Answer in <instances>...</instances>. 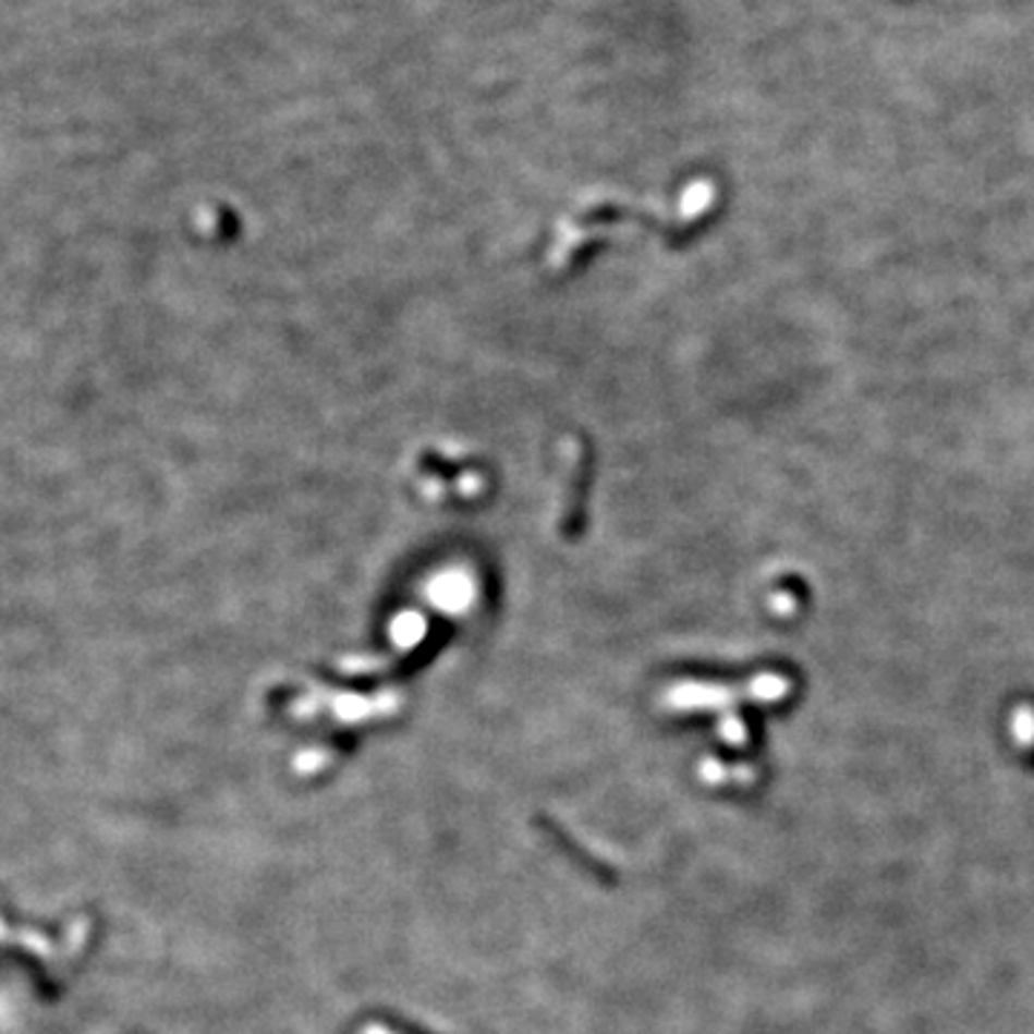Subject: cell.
I'll list each match as a JSON object with an SVG mask.
<instances>
[]
</instances>
